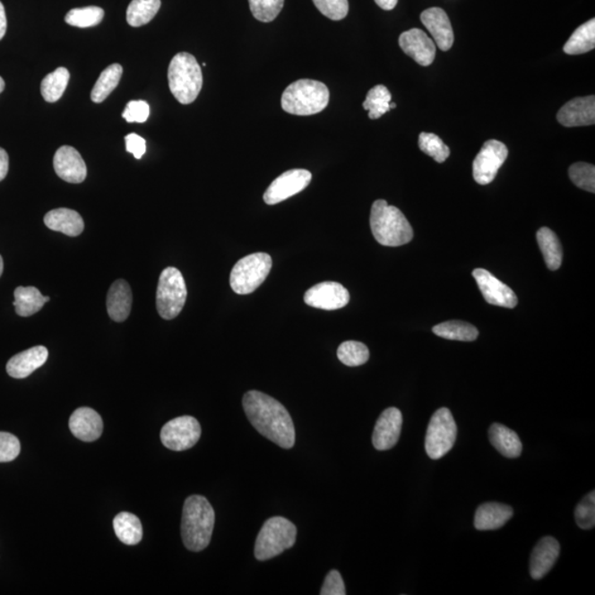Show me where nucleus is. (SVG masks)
Returning a JSON list of instances; mask_svg holds the SVG:
<instances>
[{
	"mask_svg": "<svg viewBox=\"0 0 595 595\" xmlns=\"http://www.w3.org/2000/svg\"><path fill=\"white\" fill-rule=\"evenodd\" d=\"M243 408L259 434L280 448L291 449L295 445L294 421L285 406L275 398L258 391L247 392L243 397Z\"/></svg>",
	"mask_w": 595,
	"mask_h": 595,
	"instance_id": "f257e3e1",
	"label": "nucleus"
},
{
	"mask_svg": "<svg viewBox=\"0 0 595 595\" xmlns=\"http://www.w3.org/2000/svg\"><path fill=\"white\" fill-rule=\"evenodd\" d=\"M215 524L212 505L204 496L186 498L182 512L181 536L186 549L199 553L210 545Z\"/></svg>",
	"mask_w": 595,
	"mask_h": 595,
	"instance_id": "f03ea898",
	"label": "nucleus"
},
{
	"mask_svg": "<svg viewBox=\"0 0 595 595\" xmlns=\"http://www.w3.org/2000/svg\"><path fill=\"white\" fill-rule=\"evenodd\" d=\"M369 223L374 237L383 246H401L414 237V230L405 215L385 200H377L373 203Z\"/></svg>",
	"mask_w": 595,
	"mask_h": 595,
	"instance_id": "7ed1b4c3",
	"label": "nucleus"
},
{
	"mask_svg": "<svg viewBox=\"0 0 595 595\" xmlns=\"http://www.w3.org/2000/svg\"><path fill=\"white\" fill-rule=\"evenodd\" d=\"M330 100L329 89L315 80H298L288 86L281 98L286 113L298 116H310L323 112Z\"/></svg>",
	"mask_w": 595,
	"mask_h": 595,
	"instance_id": "20e7f679",
	"label": "nucleus"
},
{
	"mask_svg": "<svg viewBox=\"0 0 595 595\" xmlns=\"http://www.w3.org/2000/svg\"><path fill=\"white\" fill-rule=\"evenodd\" d=\"M168 80L172 95L184 105L194 103L203 90V70L195 57L186 52L172 57Z\"/></svg>",
	"mask_w": 595,
	"mask_h": 595,
	"instance_id": "39448f33",
	"label": "nucleus"
},
{
	"mask_svg": "<svg viewBox=\"0 0 595 595\" xmlns=\"http://www.w3.org/2000/svg\"><path fill=\"white\" fill-rule=\"evenodd\" d=\"M297 528L284 517H272L263 525L257 536L255 556L266 561L284 553L295 545Z\"/></svg>",
	"mask_w": 595,
	"mask_h": 595,
	"instance_id": "423d86ee",
	"label": "nucleus"
},
{
	"mask_svg": "<svg viewBox=\"0 0 595 595\" xmlns=\"http://www.w3.org/2000/svg\"><path fill=\"white\" fill-rule=\"evenodd\" d=\"M272 267V257L268 254H251L235 263L229 277L230 287L237 295L252 294L266 280Z\"/></svg>",
	"mask_w": 595,
	"mask_h": 595,
	"instance_id": "0eeeda50",
	"label": "nucleus"
},
{
	"mask_svg": "<svg viewBox=\"0 0 595 595\" xmlns=\"http://www.w3.org/2000/svg\"><path fill=\"white\" fill-rule=\"evenodd\" d=\"M186 285L184 276L175 267H168L161 272L157 288V310L162 319L172 320L180 315L185 305Z\"/></svg>",
	"mask_w": 595,
	"mask_h": 595,
	"instance_id": "6e6552de",
	"label": "nucleus"
},
{
	"mask_svg": "<svg viewBox=\"0 0 595 595\" xmlns=\"http://www.w3.org/2000/svg\"><path fill=\"white\" fill-rule=\"evenodd\" d=\"M458 427L448 408H440L431 417L426 435V451L430 459L444 458L453 448Z\"/></svg>",
	"mask_w": 595,
	"mask_h": 595,
	"instance_id": "1a4fd4ad",
	"label": "nucleus"
},
{
	"mask_svg": "<svg viewBox=\"0 0 595 595\" xmlns=\"http://www.w3.org/2000/svg\"><path fill=\"white\" fill-rule=\"evenodd\" d=\"M199 421L191 416L177 417L167 422L161 429V443L172 451H185L198 444L201 438Z\"/></svg>",
	"mask_w": 595,
	"mask_h": 595,
	"instance_id": "9d476101",
	"label": "nucleus"
},
{
	"mask_svg": "<svg viewBox=\"0 0 595 595\" xmlns=\"http://www.w3.org/2000/svg\"><path fill=\"white\" fill-rule=\"evenodd\" d=\"M508 157V149L503 142L492 139L484 143L473 162V177L479 185L491 184Z\"/></svg>",
	"mask_w": 595,
	"mask_h": 595,
	"instance_id": "9b49d317",
	"label": "nucleus"
},
{
	"mask_svg": "<svg viewBox=\"0 0 595 595\" xmlns=\"http://www.w3.org/2000/svg\"><path fill=\"white\" fill-rule=\"evenodd\" d=\"M311 172L306 169H292L284 172L272 182L263 194L268 205H275L291 198L310 185Z\"/></svg>",
	"mask_w": 595,
	"mask_h": 595,
	"instance_id": "f8f14e48",
	"label": "nucleus"
},
{
	"mask_svg": "<svg viewBox=\"0 0 595 595\" xmlns=\"http://www.w3.org/2000/svg\"><path fill=\"white\" fill-rule=\"evenodd\" d=\"M305 302L312 308L338 310L349 304V294L339 282L324 281L306 292Z\"/></svg>",
	"mask_w": 595,
	"mask_h": 595,
	"instance_id": "ddd939ff",
	"label": "nucleus"
},
{
	"mask_svg": "<svg viewBox=\"0 0 595 595\" xmlns=\"http://www.w3.org/2000/svg\"><path fill=\"white\" fill-rule=\"evenodd\" d=\"M475 281L481 290L484 299L489 305L503 306V308L513 309L518 304L517 296L510 287L498 280L491 272L478 268L473 271Z\"/></svg>",
	"mask_w": 595,
	"mask_h": 595,
	"instance_id": "4468645a",
	"label": "nucleus"
},
{
	"mask_svg": "<svg viewBox=\"0 0 595 595\" xmlns=\"http://www.w3.org/2000/svg\"><path fill=\"white\" fill-rule=\"evenodd\" d=\"M402 415L395 407L388 408L379 418L373 434V445L376 450L386 451L395 446L400 440Z\"/></svg>",
	"mask_w": 595,
	"mask_h": 595,
	"instance_id": "2eb2a0df",
	"label": "nucleus"
},
{
	"mask_svg": "<svg viewBox=\"0 0 595 595\" xmlns=\"http://www.w3.org/2000/svg\"><path fill=\"white\" fill-rule=\"evenodd\" d=\"M401 50L422 66H429L435 61V43L420 29H410L400 37Z\"/></svg>",
	"mask_w": 595,
	"mask_h": 595,
	"instance_id": "dca6fc26",
	"label": "nucleus"
},
{
	"mask_svg": "<svg viewBox=\"0 0 595 595\" xmlns=\"http://www.w3.org/2000/svg\"><path fill=\"white\" fill-rule=\"evenodd\" d=\"M54 167L56 174L69 184H81L88 175L83 158L71 146H62L57 149Z\"/></svg>",
	"mask_w": 595,
	"mask_h": 595,
	"instance_id": "f3484780",
	"label": "nucleus"
},
{
	"mask_svg": "<svg viewBox=\"0 0 595 595\" xmlns=\"http://www.w3.org/2000/svg\"><path fill=\"white\" fill-rule=\"evenodd\" d=\"M565 127L591 126L595 123V98H577L565 104L556 115Z\"/></svg>",
	"mask_w": 595,
	"mask_h": 595,
	"instance_id": "a211bd4d",
	"label": "nucleus"
},
{
	"mask_svg": "<svg viewBox=\"0 0 595 595\" xmlns=\"http://www.w3.org/2000/svg\"><path fill=\"white\" fill-rule=\"evenodd\" d=\"M421 22L434 37L435 45L443 51L453 47L454 33L448 14L444 9L434 7L421 13Z\"/></svg>",
	"mask_w": 595,
	"mask_h": 595,
	"instance_id": "6ab92c4d",
	"label": "nucleus"
},
{
	"mask_svg": "<svg viewBox=\"0 0 595 595\" xmlns=\"http://www.w3.org/2000/svg\"><path fill=\"white\" fill-rule=\"evenodd\" d=\"M70 430L75 438L85 443H93L103 433V420L92 408L82 407L72 414Z\"/></svg>",
	"mask_w": 595,
	"mask_h": 595,
	"instance_id": "aec40b11",
	"label": "nucleus"
},
{
	"mask_svg": "<svg viewBox=\"0 0 595 595\" xmlns=\"http://www.w3.org/2000/svg\"><path fill=\"white\" fill-rule=\"evenodd\" d=\"M560 554V545L554 537L547 536L536 545L530 556V575L539 580L553 569Z\"/></svg>",
	"mask_w": 595,
	"mask_h": 595,
	"instance_id": "412c9836",
	"label": "nucleus"
},
{
	"mask_svg": "<svg viewBox=\"0 0 595 595\" xmlns=\"http://www.w3.org/2000/svg\"><path fill=\"white\" fill-rule=\"evenodd\" d=\"M49 352L47 348L35 347L22 353L14 355L7 363V373L9 376L17 379L26 378L40 368L47 362Z\"/></svg>",
	"mask_w": 595,
	"mask_h": 595,
	"instance_id": "4be33fe9",
	"label": "nucleus"
},
{
	"mask_svg": "<svg viewBox=\"0 0 595 595\" xmlns=\"http://www.w3.org/2000/svg\"><path fill=\"white\" fill-rule=\"evenodd\" d=\"M514 515L511 506L501 503L482 504L475 512L474 526L478 530H496Z\"/></svg>",
	"mask_w": 595,
	"mask_h": 595,
	"instance_id": "5701e85b",
	"label": "nucleus"
},
{
	"mask_svg": "<svg viewBox=\"0 0 595 595\" xmlns=\"http://www.w3.org/2000/svg\"><path fill=\"white\" fill-rule=\"evenodd\" d=\"M132 305L131 286L123 280L115 281L108 294V312L110 319L123 323L131 315Z\"/></svg>",
	"mask_w": 595,
	"mask_h": 595,
	"instance_id": "b1692460",
	"label": "nucleus"
},
{
	"mask_svg": "<svg viewBox=\"0 0 595 595\" xmlns=\"http://www.w3.org/2000/svg\"><path fill=\"white\" fill-rule=\"evenodd\" d=\"M45 224L56 232L64 233L68 237H79L84 229V220L74 210L56 209L46 214Z\"/></svg>",
	"mask_w": 595,
	"mask_h": 595,
	"instance_id": "393cba45",
	"label": "nucleus"
},
{
	"mask_svg": "<svg viewBox=\"0 0 595 595\" xmlns=\"http://www.w3.org/2000/svg\"><path fill=\"white\" fill-rule=\"evenodd\" d=\"M489 441L504 457L516 459L522 453L520 436L506 426L493 424L488 431Z\"/></svg>",
	"mask_w": 595,
	"mask_h": 595,
	"instance_id": "a878e982",
	"label": "nucleus"
},
{
	"mask_svg": "<svg viewBox=\"0 0 595 595\" xmlns=\"http://www.w3.org/2000/svg\"><path fill=\"white\" fill-rule=\"evenodd\" d=\"M49 300V297L42 296L35 287H18L14 290L13 306L18 315L27 318L39 312Z\"/></svg>",
	"mask_w": 595,
	"mask_h": 595,
	"instance_id": "bb28decb",
	"label": "nucleus"
},
{
	"mask_svg": "<svg viewBox=\"0 0 595 595\" xmlns=\"http://www.w3.org/2000/svg\"><path fill=\"white\" fill-rule=\"evenodd\" d=\"M537 242L544 255L547 267L550 271L559 270L561 263H563L564 252L555 232L548 228H541L537 232Z\"/></svg>",
	"mask_w": 595,
	"mask_h": 595,
	"instance_id": "cd10ccee",
	"label": "nucleus"
},
{
	"mask_svg": "<svg viewBox=\"0 0 595 595\" xmlns=\"http://www.w3.org/2000/svg\"><path fill=\"white\" fill-rule=\"evenodd\" d=\"M115 534L125 545L135 546L142 539V525L132 513H119L113 522Z\"/></svg>",
	"mask_w": 595,
	"mask_h": 595,
	"instance_id": "c85d7f7f",
	"label": "nucleus"
},
{
	"mask_svg": "<svg viewBox=\"0 0 595 595\" xmlns=\"http://www.w3.org/2000/svg\"><path fill=\"white\" fill-rule=\"evenodd\" d=\"M595 47V19L580 26L564 47L565 54L578 56L592 51Z\"/></svg>",
	"mask_w": 595,
	"mask_h": 595,
	"instance_id": "c756f323",
	"label": "nucleus"
},
{
	"mask_svg": "<svg viewBox=\"0 0 595 595\" xmlns=\"http://www.w3.org/2000/svg\"><path fill=\"white\" fill-rule=\"evenodd\" d=\"M123 75V66L121 65H112L108 66L100 73L98 82L91 93V99L94 103H102L107 99L110 93L117 88L119 81Z\"/></svg>",
	"mask_w": 595,
	"mask_h": 595,
	"instance_id": "7c9ffc66",
	"label": "nucleus"
},
{
	"mask_svg": "<svg viewBox=\"0 0 595 595\" xmlns=\"http://www.w3.org/2000/svg\"><path fill=\"white\" fill-rule=\"evenodd\" d=\"M161 7V0H133L127 8L126 19L129 26L142 27L156 17Z\"/></svg>",
	"mask_w": 595,
	"mask_h": 595,
	"instance_id": "2f4dec72",
	"label": "nucleus"
},
{
	"mask_svg": "<svg viewBox=\"0 0 595 595\" xmlns=\"http://www.w3.org/2000/svg\"><path fill=\"white\" fill-rule=\"evenodd\" d=\"M434 333L440 338L472 342L479 337V331L474 325L464 321H446L434 326Z\"/></svg>",
	"mask_w": 595,
	"mask_h": 595,
	"instance_id": "473e14b6",
	"label": "nucleus"
},
{
	"mask_svg": "<svg viewBox=\"0 0 595 595\" xmlns=\"http://www.w3.org/2000/svg\"><path fill=\"white\" fill-rule=\"evenodd\" d=\"M70 72L65 68L56 69L47 74L41 83V94L46 102L56 103L68 88Z\"/></svg>",
	"mask_w": 595,
	"mask_h": 595,
	"instance_id": "72a5a7b5",
	"label": "nucleus"
},
{
	"mask_svg": "<svg viewBox=\"0 0 595 595\" xmlns=\"http://www.w3.org/2000/svg\"><path fill=\"white\" fill-rule=\"evenodd\" d=\"M391 100L392 94L386 86L376 85L368 91L366 102L363 103V108L368 110L369 118L378 119L383 115L390 112Z\"/></svg>",
	"mask_w": 595,
	"mask_h": 595,
	"instance_id": "f704fd0d",
	"label": "nucleus"
},
{
	"mask_svg": "<svg viewBox=\"0 0 595 595\" xmlns=\"http://www.w3.org/2000/svg\"><path fill=\"white\" fill-rule=\"evenodd\" d=\"M338 358L344 366L349 367L361 366L369 358L368 348L358 341H347L340 345Z\"/></svg>",
	"mask_w": 595,
	"mask_h": 595,
	"instance_id": "c9c22d12",
	"label": "nucleus"
},
{
	"mask_svg": "<svg viewBox=\"0 0 595 595\" xmlns=\"http://www.w3.org/2000/svg\"><path fill=\"white\" fill-rule=\"evenodd\" d=\"M104 18L102 8L90 6L72 9L65 16V22L76 28H91L99 25Z\"/></svg>",
	"mask_w": 595,
	"mask_h": 595,
	"instance_id": "e433bc0d",
	"label": "nucleus"
},
{
	"mask_svg": "<svg viewBox=\"0 0 595 595\" xmlns=\"http://www.w3.org/2000/svg\"><path fill=\"white\" fill-rule=\"evenodd\" d=\"M418 143L420 151L434 158L436 162L443 163L450 156V148L435 134L421 133Z\"/></svg>",
	"mask_w": 595,
	"mask_h": 595,
	"instance_id": "4c0bfd02",
	"label": "nucleus"
},
{
	"mask_svg": "<svg viewBox=\"0 0 595 595\" xmlns=\"http://www.w3.org/2000/svg\"><path fill=\"white\" fill-rule=\"evenodd\" d=\"M254 18L258 22H272L284 8L285 0H248Z\"/></svg>",
	"mask_w": 595,
	"mask_h": 595,
	"instance_id": "58836bf2",
	"label": "nucleus"
},
{
	"mask_svg": "<svg viewBox=\"0 0 595 595\" xmlns=\"http://www.w3.org/2000/svg\"><path fill=\"white\" fill-rule=\"evenodd\" d=\"M569 177L578 188L595 192V167L590 163L577 162L569 168Z\"/></svg>",
	"mask_w": 595,
	"mask_h": 595,
	"instance_id": "ea45409f",
	"label": "nucleus"
},
{
	"mask_svg": "<svg viewBox=\"0 0 595 595\" xmlns=\"http://www.w3.org/2000/svg\"><path fill=\"white\" fill-rule=\"evenodd\" d=\"M575 522L582 530H592L595 526V492H590L575 507Z\"/></svg>",
	"mask_w": 595,
	"mask_h": 595,
	"instance_id": "a19ab883",
	"label": "nucleus"
},
{
	"mask_svg": "<svg viewBox=\"0 0 595 595\" xmlns=\"http://www.w3.org/2000/svg\"><path fill=\"white\" fill-rule=\"evenodd\" d=\"M318 11L331 21H342L349 13V0H312Z\"/></svg>",
	"mask_w": 595,
	"mask_h": 595,
	"instance_id": "79ce46f5",
	"label": "nucleus"
},
{
	"mask_svg": "<svg viewBox=\"0 0 595 595\" xmlns=\"http://www.w3.org/2000/svg\"><path fill=\"white\" fill-rule=\"evenodd\" d=\"M21 441L16 435L0 433V462H12L21 453Z\"/></svg>",
	"mask_w": 595,
	"mask_h": 595,
	"instance_id": "37998d69",
	"label": "nucleus"
},
{
	"mask_svg": "<svg viewBox=\"0 0 595 595\" xmlns=\"http://www.w3.org/2000/svg\"><path fill=\"white\" fill-rule=\"evenodd\" d=\"M151 114V108L145 100H132L126 105L122 116L128 123H145Z\"/></svg>",
	"mask_w": 595,
	"mask_h": 595,
	"instance_id": "c03bdc74",
	"label": "nucleus"
},
{
	"mask_svg": "<svg viewBox=\"0 0 595 595\" xmlns=\"http://www.w3.org/2000/svg\"><path fill=\"white\" fill-rule=\"evenodd\" d=\"M321 595H345V585L342 577L339 571H330L324 580L323 589H321Z\"/></svg>",
	"mask_w": 595,
	"mask_h": 595,
	"instance_id": "a18cd8bd",
	"label": "nucleus"
},
{
	"mask_svg": "<svg viewBox=\"0 0 595 595\" xmlns=\"http://www.w3.org/2000/svg\"><path fill=\"white\" fill-rule=\"evenodd\" d=\"M126 142V151L133 153L136 160H142L147 151L146 141L137 134H129L125 137Z\"/></svg>",
	"mask_w": 595,
	"mask_h": 595,
	"instance_id": "49530a36",
	"label": "nucleus"
},
{
	"mask_svg": "<svg viewBox=\"0 0 595 595\" xmlns=\"http://www.w3.org/2000/svg\"><path fill=\"white\" fill-rule=\"evenodd\" d=\"M9 170V157L4 149L0 148V181H3L7 177Z\"/></svg>",
	"mask_w": 595,
	"mask_h": 595,
	"instance_id": "de8ad7c7",
	"label": "nucleus"
},
{
	"mask_svg": "<svg viewBox=\"0 0 595 595\" xmlns=\"http://www.w3.org/2000/svg\"><path fill=\"white\" fill-rule=\"evenodd\" d=\"M7 31L6 12L2 2H0V40L3 39Z\"/></svg>",
	"mask_w": 595,
	"mask_h": 595,
	"instance_id": "09e8293b",
	"label": "nucleus"
},
{
	"mask_svg": "<svg viewBox=\"0 0 595 595\" xmlns=\"http://www.w3.org/2000/svg\"><path fill=\"white\" fill-rule=\"evenodd\" d=\"M375 3L384 11H392L397 6L398 0H375Z\"/></svg>",
	"mask_w": 595,
	"mask_h": 595,
	"instance_id": "8fccbe9b",
	"label": "nucleus"
},
{
	"mask_svg": "<svg viewBox=\"0 0 595 595\" xmlns=\"http://www.w3.org/2000/svg\"><path fill=\"white\" fill-rule=\"evenodd\" d=\"M4 272V261L3 257L0 256V277H2Z\"/></svg>",
	"mask_w": 595,
	"mask_h": 595,
	"instance_id": "3c124183",
	"label": "nucleus"
},
{
	"mask_svg": "<svg viewBox=\"0 0 595 595\" xmlns=\"http://www.w3.org/2000/svg\"><path fill=\"white\" fill-rule=\"evenodd\" d=\"M4 90V81L3 80L2 76H0V93H3Z\"/></svg>",
	"mask_w": 595,
	"mask_h": 595,
	"instance_id": "603ef678",
	"label": "nucleus"
},
{
	"mask_svg": "<svg viewBox=\"0 0 595 595\" xmlns=\"http://www.w3.org/2000/svg\"><path fill=\"white\" fill-rule=\"evenodd\" d=\"M390 108H391V109H392V108H396V104H395V103H391V104H390Z\"/></svg>",
	"mask_w": 595,
	"mask_h": 595,
	"instance_id": "864d4df0",
	"label": "nucleus"
}]
</instances>
